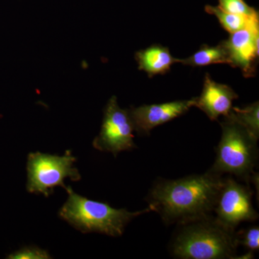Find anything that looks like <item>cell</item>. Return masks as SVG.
Listing matches in <instances>:
<instances>
[{"mask_svg":"<svg viewBox=\"0 0 259 259\" xmlns=\"http://www.w3.org/2000/svg\"><path fill=\"white\" fill-rule=\"evenodd\" d=\"M221 175L207 171L155 182L146 200L167 225L197 221L211 215L223 184Z\"/></svg>","mask_w":259,"mask_h":259,"instance_id":"6da1fadb","label":"cell"},{"mask_svg":"<svg viewBox=\"0 0 259 259\" xmlns=\"http://www.w3.org/2000/svg\"><path fill=\"white\" fill-rule=\"evenodd\" d=\"M180 226L170 247L175 258L224 259L236 256L238 246L236 232L223 226L212 215Z\"/></svg>","mask_w":259,"mask_h":259,"instance_id":"7a4b0ae2","label":"cell"},{"mask_svg":"<svg viewBox=\"0 0 259 259\" xmlns=\"http://www.w3.org/2000/svg\"><path fill=\"white\" fill-rule=\"evenodd\" d=\"M66 190L69 197L59 210V217L83 233L95 232L119 237L123 234L126 226L133 219L153 211L150 206L138 212L115 209L105 202L80 196L70 187Z\"/></svg>","mask_w":259,"mask_h":259,"instance_id":"3957f363","label":"cell"},{"mask_svg":"<svg viewBox=\"0 0 259 259\" xmlns=\"http://www.w3.org/2000/svg\"><path fill=\"white\" fill-rule=\"evenodd\" d=\"M222 136L216 148L215 161L208 171L230 174L248 182L258 161L257 141L231 116L221 122Z\"/></svg>","mask_w":259,"mask_h":259,"instance_id":"277c9868","label":"cell"},{"mask_svg":"<svg viewBox=\"0 0 259 259\" xmlns=\"http://www.w3.org/2000/svg\"><path fill=\"white\" fill-rule=\"evenodd\" d=\"M75 161L76 158L71 151H66L63 156L40 152L29 153L27 190L30 193L42 194L45 197L52 194L56 187L66 190L65 179L74 182L81 180L79 171L74 167Z\"/></svg>","mask_w":259,"mask_h":259,"instance_id":"5b68a950","label":"cell"},{"mask_svg":"<svg viewBox=\"0 0 259 259\" xmlns=\"http://www.w3.org/2000/svg\"><path fill=\"white\" fill-rule=\"evenodd\" d=\"M134 131L128 110L120 108L117 97H112L105 107L101 131L94 140V148L115 156L121 151H131L136 148Z\"/></svg>","mask_w":259,"mask_h":259,"instance_id":"8992f818","label":"cell"},{"mask_svg":"<svg viewBox=\"0 0 259 259\" xmlns=\"http://www.w3.org/2000/svg\"><path fill=\"white\" fill-rule=\"evenodd\" d=\"M253 192L231 177L224 179L214 212L216 220L228 229L235 231L241 223L256 221L258 212L252 203Z\"/></svg>","mask_w":259,"mask_h":259,"instance_id":"52a82bcc","label":"cell"},{"mask_svg":"<svg viewBox=\"0 0 259 259\" xmlns=\"http://www.w3.org/2000/svg\"><path fill=\"white\" fill-rule=\"evenodd\" d=\"M259 20L246 28L231 33L228 40L221 42L225 47L231 66L238 67L245 76L255 74L256 60L258 57Z\"/></svg>","mask_w":259,"mask_h":259,"instance_id":"ba28073f","label":"cell"},{"mask_svg":"<svg viewBox=\"0 0 259 259\" xmlns=\"http://www.w3.org/2000/svg\"><path fill=\"white\" fill-rule=\"evenodd\" d=\"M194 104L195 98L132 107L128 112L135 131L140 135H149L157 126L184 115Z\"/></svg>","mask_w":259,"mask_h":259,"instance_id":"9c48e42d","label":"cell"},{"mask_svg":"<svg viewBox=\"0 0 259 259\" xmlns=\"http://www.w3.org/2000/svg\"><path fill=\"white\" fill-rule=\"evenodd\" d=\"M238 98L233 89L213 81L208 74L204 78L203 90L200 96L195 97L194 106L198 107L209 117L217 120L221 116L229 115L233 108V100Z\"/></svg>","mask_w":259,"mask_h":259,"instance_id":"30bf717a","label":"cell"},{"mask_svg":"<svg viewBox=\"0 0 259 259\" xmlns=\"http://www.w3.org/2000/svg\"><path fill=\"white\" fill-rule=\"evenodd\" d=\"M136 59L139 69L153 76L169 71L172 65L178 63L179 59L174 58L166 47L155 45L136 53Z\"/></svg>","mask_w":259,"mask_h":259,"instance_id":"8fae6325","label":"cell"},{"mask_svg":"<svg viewBox=\"0 0 259 259\" xmlns=\"http://www.w3.org/2000/svg\"><path fill=\"white\" fill-rule=\"evenodd\" d=\"M178 63L194 67L216 64L231 65L228 52L221 42L217 47L203 45L200 47L198 51L194 53L193 55L190 57L178 59Z\"/></svg>","mask_w":259,"mask_h":259,"instance_id":"7c38bea8","label":"cell"},{"mask_svg":"<svg viewBox=\"0 0 259 259\" xmlns=\"http://www.w3.org/2000/svg\"><path fill=\"white\" fill-rule=\"evenodd\" d=\"M208 14L214 15L219 20L223 28L230 33L238 31L246 28L255 20H259L258 15L253 17L232 14L221 9L219 6L207 5L204 8Z\"/></svg>","mask_w":259,"mask_h":259,"instance_id":"4fadbf2b","label":"cell"},{"mask_svg":"<svg viewBox=\"0 0 259 259\" xmlns=\"http://www.w3.org/2000/svg\"><path fill=\"white\" fill-rule=\"evenodd\" d=\"M244 127L255 139L259 138V105L255 102L244 108L233 107L229 115ZM228 117V116H227Z\"/></svg>","mask_w":259,"mask_h":259,"instance_id":"5bb4252c","label":"cell"},{"mask_svg":"<svg viewBox=\"0 0 259 259\" xmlns=\"http://www.w3.org/2000/svg\"><path fill=\"white\" fill-rule=\"evenodd\" d=\"M237 243L244 246L250 251H257L259 249L258 226L248 227L236 233Z\"/></svg>","mask_w":259,"mask_h":259,"instance_id":"9a60e30c","label":"cell"},{"mask_svg":"<svg viewBox=\"0 0 259 259\" xmlns=\"http://www.w3.org/2000/svg\"><path fill=\"white\" fill-rule=\"evenodd\" d=\"M219 7L228 13L232 14L243 15L246 17H253L258 15V13L253 8L247 5L245 0H218Z\"/></svg>","mask_w":259,"mask_h":259,"instance_id":"2e32d148","label":"cell"},{"mask_svg":"<svg viewBox=\"0 0 259 259\" xmlns=\"http://www.w3.org/2000/svg\"><path fill=\"white\" fill-rule=\"evenodd\" d=\"M49 252L35 246L25 247L8 255L10 259H47L51 258Z\"/></svg>","mask_w":259,"mask_h":259,"instance_id":"e0dca14e","label":"cell"}]
</instances>
